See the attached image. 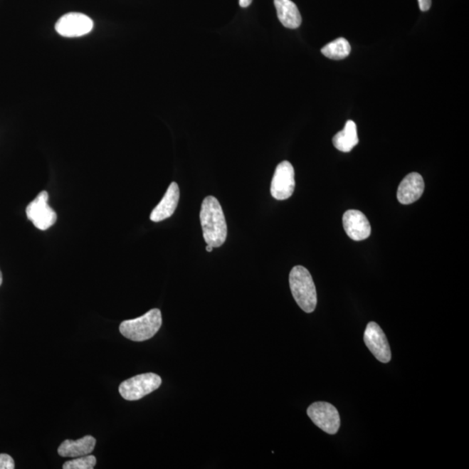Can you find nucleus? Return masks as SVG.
<instances>
[{
	"instance_id": "1",
	"label": "nucleus",
	"mask_w": 469,
	"mask_h": 469,
	"mask_svg": "<svg viewBox=\"0 0 469 469\" xmlns=\"http://www.w3.org/2000/svg\"><path fill=\"white\" fill-rule=\"evenodd\" d=\"M204 241L213 248L222 246L227 238V223L219 201L213 196L204 199L200 211Z\"/></svg>"
},
{
	"instance_id": "2",
	"label": "nucleus",
	"mask_w": 469,
	"mask_h": 469,
	"mask_svg": "<svg viewBox=\"0 0 469 469\" xmlns=\"http://www.w3.org/2000/svg\"><path fill=\"white\" fill-rule=\"evenodd\" d=\"M290 287L295 301L306 313H312L317 305V290L308 270L295 266L290 274Z\"/></svg>"
},
{
	"instance_id": "3",
	"label": "nucleus",
	"mask_w": 469,
	"mask_h": 469,
	"mask_svg": "<svg viewBox=\"0 0 469 469\" xmlns=\"http://www.w3.org/2000/svg\"><path fill=\"white\" fill-rule=\"evenodd\" d=\"M161 326V311L159 309H153L140 317L124 321L120 326V331L130 340L144 342L154 337Z\"/></svg>"
},
{
	"instance_id": "4",
	"label": "nucleus",
	"mask_w": 469,
	"mask_h": 469,
	"mask_svg": "<svg viewBox=\"0 0 469 469\" xmlns=\"http://www.w3.org/2000/svg\"><path fill=\"white\" fill-rule=\"evenodd\" d=\"M161 384L162 379L159 374L154 373L141 374L122 382L118 390H120V395L124 399L137 401L155 391L160 387Z\"/></svg>"
},
{
	"instance_id": "5",
	"label": "nucleus",
	"mask_w": 469,
	"mask_h": 469,
	"mask_svg": "<svg viewBox=\"0 0 469 469\" xmlns=\"http://www.w3.org/2000/svg\"><path fill=\"white\" fill-rule=\"evenodd\" d=\"M49 195L41 191L26 208V216L41 231L48 230L57 221V213L48 204Z\"/></svg>"
},
{
	"instance_id": "6",
	"label": "nucleus",
	"mask_w": 469,
	"mask_h": 469,
	"mask_svg": "<svg viewBox=\"0 0 469 469\" xmlns=\"http://www.w3.org/2000/svg\"><path fill=\"white\" fill-rule=\"evenodd\" d=\"M307 413L319 428L329 435H336L340 428V416L332 404L317 401L310 406Z\"/></svg>"
},
{
	"instance_id": "7",
	"label": "nucleus",
	"mask_w": 469,
	"mask_h": 469,
	"mask_svg": "<svg viewBox=\"0 0 469 469\" xmlns=\"http://www.w3.org/2000/svg\"><path fill=\"white\" fill-rule=\"evenodd\" d=\"M295 171L293 164L283 161L275 169L272 179L270 193L277 200H286L293 195L295 191Z\"/></svg>"
},
{
	"instance_id": "8",
	"label": "nucleus",
	"mask_w": 469,
	"mask_h": 469,
	"mask_svg": "<svg viewBox=\"0 0 469 469\" xmlns=\"http://www.w3.org/2000/svg\"><path fill=\"white\" fill-rule=\"evenodd\" d=\"M93 26V21L88 16L80 13H70L58 19L55 29L63 37L77 38L90 33Z\"/></svg>"
},
{
	"instance_id": "9",
	"label": "nucleus",
	"mask_w": 469,
	"mask_h": 469,
	"mask_svg": "<svg viewBox=\"0 0 469 469\" xmlns=\"http://www.w3.org/2000/svg\"><path fill=\"white\" fill-rule=\"evenodd\" d=\"M364 342L376 359L384 364L391 361V350L384 331L376 322H370L366 327Z\"/></svg>"
},
{
	"instance_id": "10",
	"label": "nucleus",
	"mask_w": 469,
	"mask_h": 469,
	"mask_svg": "<svg viewBox=\"0 0 469 469\" xmlns=\"http://www.w3.org/2000/svg\"><path fill=\"white\" fill-rule=\"evenodd\" d=\"M342 223L347 235L354 241H362L369 238L371 227L364 213L357 210L346 211Z\"/></svg>"
},
{
	"instance_id": "11",
	"label": "nucleus",
	"mask_w": 469,
	"mask_h": 469,
	"mask_svg": "<svg viewBox=\"0 0 469 469\" xmlns=\"http://www.w3.org/2000/svg\"><path fill=\"white\" fill-rule=\"evenodd\" d=\"M424 188L423 176L419 173L412 172L404 177L398 187V201L403 204L415 203L423 195Z\"/></svg>"
},
{
	"instance_id": "12",
	"label": "nucleus",
	"mask_w": 469,
	"mask_h": 469,
	"mask_svg": "<svg viewBox=\"0 0 469 469\" xmlns=\"http://www.w3.org/2000/svg\"><path fill=\"white\" fill-rule=\"evenodd\" d=\"M180 198V191L179 185L173 182L169 184L167 193L161 202L157 204L154 210L152 211L149 218L152 222L159 223L164 221L174 214L177 204H179Z\"/></svg>"
},
{
	"instance_id": "13",
	"label": "nucleus",
	"mask_w": 469,
	"mask_h": 469,
	"mask_svg": "<svg viewBox=\"0 0 469 469\" xmlns=\"http://www.w3.org/2000/svg\"><path fill=\"white\" fill-rule=\"evenodd\" d=\"M96 446V439L92 436H86L77 441L65 440L58 449V455L69 458L92 454Z\"/></svg>"
},
{
	"instance_id": "14",
	"label": "nucleus",
	"mask_w": 469,
	"mask_h": 469,
	"mask_svg": "<svg viewBox=\"0 0 469 469\" xmlns=\"http://www.w3.org/2000/svg\"><path fill=\"white\" fill-rule=\"evenodd\" d=\"M280 22L289 29H297L302 23V16L291 0H274Z\"/></svg>"
},
{
	"instance_id": "15",
	"label": "nucleus",
	"mask_w": 469,
	"mask_h": 469,
	"mask_svg": "<svg viewBox=\"0 0 469 469\" xmlns=\"http://www.w3.org/2000/svg\"><path fill=\"white\" fill-rule=\"evenodd\" d=\"M358 142L357 125L352 120L347 121L344 130L333 137L334 147L342 152H352Z\"/></svg>"
},
{
	"instance_id": "16",
	"label": "nucleus",
	"mask_w": 469,
	"mask_h": 469,
	"mask_svg": "<svg viewBox=\"0 0 469 469\" xmlns=\"http://www.w3.org/2000/svg\"><path fill=\"white\" fill-rule=\"evenodd\" d=\"M325 57L334 59V60H341L349 56L352 52V47L349 43L344 38H338L336 41L329 43L323 46L321 51Z\"/></svg>"
},
{
	"instance_id": "17",
	"label": "nucleus",
	"mask_w": 469,
	"mask_h": 469,
	"mask_svg": "<svg viewBox=\"0 0 469 469\" xmlns=\"http://www.w3.org/2000/svg\"><path fill=\"white\" fill-rule=\"evenodd\" d=\"M96 457L92 455L77 457V459L68 460L64 465V469H93L96 466Z\"/></svg>"
},
{
	"instance_id": "18",
	"label": "nucleus",
	"mask_w": 469,
	"mask_h": 469,
	"mask_svg": "<svg viewBox=\"0 0 469 469\" xmlns=\"http://www.w3.org/2000/svg\"><path fill=\"white\" fill-rule=\"evenodd\" d=\"M15 463L11 456L7 454H0V469H14Z\"/></svg>"
},
{
	"instance_id": "19",
	"label": "nucleus",
	"mask_w": 469,
	"mask_h": 469,
	"mask_svg": "<svg viewBox=\"0 0 469 469\" xmlns=\"http://www.w3.org/2000/svg\"><path fill=\"white\" fill-rule=\"evenodd\" d=\"M418 3L421 11H428L432 6V0H418Z\"/></svg>"
},
{
	"instance_id": "20",
	"label": "nucleus",
	"mask_w": 469,
	"mask_h": 469,
	"mask_svg": "<svg viewBox=\"0 0 469 469\" xmlns=\"http://www.w3.org/2000/svg\"><path fill=\"white\" fill-rule=\"evenodd\" d=\"M252 0H239V5L243 8H246L251 5Z\"/></svg>"
},
{
	"instance_id": "21",
	"label": "nucleus",
	"mask_w": 469,
	"mask_h": 469,
	"mask_svg": "<svg viewBox=\"0 0 469 469\" xmlns=\"http://www.w3.org/2000/svg\"><path fill=\"white\" fill-rule=\"evenodd\" d=\"M213 249H214V248H213L211 246H209V244H207V246H206V251L207 252H211L213 251Z\"/></svg>"
},
{
	"instance_id": "22",
	"label": "nucleus",
	"mask_w": 469,
	"mask_h": 469,
	"mask_svg": "<svg viewBox=\"0 0 469 469\" xmlns=\"http://www.w3.org/2000/svg\"><path fill=\"white\" fill-rule=\"evenodd\" d=\"M3 283V275L1 270H0V286H1Z\"/></svg>"
}]
</instances>
